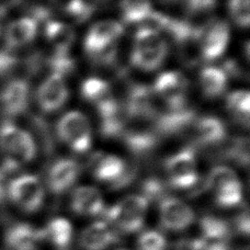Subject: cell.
I'll return each instance as SVG.
<instances>
[{"mask_svg":"<svg viewBox=\"0 0 250 250\" xmlns=\"http://www.w3.org/2000/svg\"><path fill=\"white\" fill-rule=\"evenodd\" d=\"M68 98V89L62 77L52 74L41 83L37 91V100L40 108L45 113L60 110Z\"/></svg>","mask_w":250,"mask_h":250,"instance_id":"4fadbf2b","label":"cell"},{"mask_svg":"<svg viewBox=\"0 0 250 250\" xmlns=\"http://www.w3.org/2000/svg\"><path fill=\"white\" fill-rule=\"evenodd\" d=\"M122 19L127 24L142 23L151 12L150 0H121Z\"/></svg>","mask_w":250,"mask_h":250,"instance_id":"4316f807","label":"cell"},{"mask_svg":"<svg viewBox=\"0 0 250 250\" xmlns=\"http://www.w3.org/2000/svg\"><path fill=\"white\" fill-rule=\"evenodd\" d=\"M129 119H143L153 121L157 104L153 88L145 84H132L127 89L126 101L123 104Z\"/></svg>","mask_w":250,"mask_h":250,"instance_id":"30bf717a","label":"cell"},{"mask_svg":"<svg viewBox=\"0 0 250 250\" xmlns=\"http://www.w3.org/2000/svg\"><path fill=\"white\" fill-rule=\"evenodd\" d=\"M71 209L79 215L96 216L104 213V204L101 193L93 187H79L70 198Z\"/></svg>","mask_w":250,"mask_h":250,"instance_id":"44dd1931","label":"cell"},{"mask_svg":"<svg viewBox=\"0 0 250 250\" xmlns=\"http://www.w3.org/2000/svg\"><path fill=\"white\" fill-rule=\"evenodd\" d=\"M188 80L179 71H165L156 79L153 90L166 108L178 109L188 105Z\"/></svg>","mask_w":250,"mask_h":250,"instance_id":"ba28073f","label":"cell"},{"mask_svg":"<svg viewBox=\"0 0 250 250\" xmlns=\"http://www.w3.org/2000/svg\"><path fill=\"white\" fill-rule=\"evenodd\" d=\"M43 240L41 229H35L26 223H17L7 230L4 242L9 250H38Z\"/></svg>","mask_w":250,"mask_h":250,"instance_id":"ffe728a7","label":"cell"},{"mask_svg":"<svg viewBox=\"0 0 250 250\" xmlns=\"http://www.w3.org/2000/svg\"><path fill=\"white\" fill-rule=\"evenodd\" d=\"M237 250H249V248L248 247H243V248H239Z\"/></svg>","mask_w":250,"mask_h":250,"instance_id":"7bdbcfd3","label":"cell"},{"mask_svg":"<svg viewBox=\"0 0 250 250\" xmlns=\"http://www.w3.org/2000/svg\"><path fill=\"white\" fill-rule=\"evenodd\" d=\"M57 135L76 153L83 154L91 146V127L83 113L71 111L57 123Z\"/></svg>","mask_w":250,"mask_h":250,"instance_id":"277c9868","label":"cell"},{"mask_svg":"<svg viewBox=\"0 0 250 250\" xmlns=\"http://www.w3.org/2000/svg\"><path fill=\"white\" fill-rule=\"evenodd\" d=\"M215 193L216 203L222 208H233L243 202V187L238 179L221 187Z\"/></svg>","mask_w":250,"mask_h":250,"instance_id":"f546056e","label":"cell"},{"mask_svg":"<svg viewBox=\"0 0 250 250\" xmlns=\"http://www.w3.org/2000/svg\"><path fill=\"white\" fill-rule=\"evenodd\" d=\"M0 151L4 155V162L20 169L34 159L37 144L28 131L6 121L0 125Z\"/></svg>","mask_w":250,"mask_h":250,"instance_id":"6da1fadb","label":"cell"},{"mask_svg":"<svg viewBox=\"0 0 250 250\" xmlns=\"http://www.w3.org/2000/svg\"><path fill=\"white\" fill-rule=\"evenodd\" d=\"M119 242L117 229L104 222H96L84 229L79 238L83 250H104Z\"/></svg>","mask_w":250,"mask_h":250,"instance_id":"ac0fdd59","label":"cell"},{"mask_svg":"<svg viewBox=\"0 0 250 250\" xmlns=\"http://www.w3.org/2000/svg\"><path fill=\"white\" fill-rule=\"evenodd\" d=\"M124 33V26L117 21L98 22L89 32L84 40V48L88 55H93L104 48L117 43Z\"/></svg>","mask_w":250,"mask_h":250,"instance_id":"5bb4252c","label":"cell"},{"mask_svg":"<svg viewBox=\"0 0 250 250\" xmlns=\"http://www.w3.org/2000/svg\"><path fill=\"white\" fill-rule=\"evenodd\" d=\"M8 177V173L0 166V204H2L4 200L7 199V190L9 185Z\"/></svg>","mask_w":250,"mask_h":250,"instance_id":"ab89813d","label":"cell"},{"mask_svg":"<svg viewBox=\"0 0 250 250\" xmlns=\"http://www.w3.org/2000/svg\"><path fill=\"white\" fill-rule=\"evenodd\" d=\"M229 77L220 67L208 66L201 71L200 84L205 97L217 98L222 96L227 88Z\"/></svg>","mask_w":250,"mask_h":250,"instance_id":"d4e9b609","label":"cell"},{"mask_svg":"<svg viewBox=\"0 0 250 250\" xmlns=\"http://www.w3.org/2000/svg\"><path fill=\"white\" fill-rule=\"evenodd\" d=\"M229 8L235 23L242 28H248L250 22L249 0H229Z\"/></svg>","mask_w":250,"mask_h":250,"instance_id":"e575fe53","label":"cell"},{"mask_svg":"<svg viewBox=\"0 0 250 250\" xmlns=\"http://www.w3.org/2000/svg\"><path fill=\"white\" fill-rule=\"evenodd\" d=\"M45 35L57 52H69L75 41V31L70 25L56 20L46 22Z\"/></svg>","mask_w":250,"mask_h":250,"instance_id":"cb8c5ba5","label":"cell"},{"mask_svg":"<svg viewBox=\"0 0 250 250\" xmlns=\"http://www.w3.org/2000/svg\"><path fill=\"white\" fill-rule=\"evenodd\" d=\"M159 212L162 225L168 230H184L194 221V212L192 208L176 198L166 196L160 201Z\"/></svg>","mask_w":250,"mask_h":250,"instance_id":"7c38bea8","label":"cell"},{"mask_svg":"<svg viewBox=\"0 0 250 250\" xmlns=\"http://www.w3.org/2000/svg\"><path fill=\"white\" fill-rule=\"evenodd\" d=\"M138 250H167V239L157 230L144 231L138 238Z\"/></svg>","mask_w":250,"mask_h":250,"instance_id":"836d02e7","label":"cell"},{"mask_svg":"<svg viewBox=\"0 0 250 250\" xmlns=\"http://www.w3.org/2000/svg\"><path fill=\"white\" fill-rule=\"evenodd\" d=\"M43 240L48 239L56 247L65 249L70 244L73 229L70 223L62 217H56L48 223L44 229H41Z\"/></svg>","mask_w":250,"mask_h":250,"instance_id":"484cf974","label":"cell"},{"mask_svg":"<svg viewBox=\"0 0 250 250\" xmlns=\"http://www.w3.org/2000/svg\"><path fill=\"white\" fill-rule=\"evenodd\" d=\"M169 186L165 184V182L159 179L157 177H149L143 181L142 184V196L148 201V202H153V201H162L166 198L167 188Z\"/></svg>","mask_w":250,"mask_h":250,"instance_id":"d6a6232c","label":"cell"},{"mask_svg":"<svg viewBox=\"0 0 250 250\" xmlns=\"http://www.w3.org/2000/svg\"><path fill=\"white\" fill-rule=\"evenodd\" d=\"M185 9L189 17L208 15L215 9L217 0H184Z\"/></svg>","mask_w":250,"mask_h":250,"instance_id":"d590c367","label":"cell"},{"mask_svg":"<svg viewBox=\"0 0 250 250\" xmlns=\"http://www.w3.org/2000/svg\"><path fill=\"white\" fill-rule=\"evenodd\" d=\"M227 109L230 114L242 123L245 126L249 124V114H250V96L246 90H238L231 92L227 97L226 100Z\"/></svg>","mask_w":250,"mask_h":250,"instance_id":"83f0119b","label":"cell"},{"mask_svg":"<svg viewBox=\"0 0 250 250\" xmlns=\"http://www.w3.org/2000/svg\"><path fill=\"white\" fill-rule=\"evenodd\" d=\"M189 250H229V240L196 238L189 242Z\"/></svg>","mask_w":250,"mask_h":250,"instance_id":"74e56055","label":"cell"},{"mask_svg":"<svg viewBox=\"0 0 250 250\" xmlns=\"http://www.w3.org/2000/svg\"><path fill=\"white\" fill-rule=\"evenodd\" d=\"M38 25L30 16L11 21L4 30V45L15 51L29 45L37 37Z\"/></svg>","mask_w":250,"mask_h":250,"instance_id":"e0dca14e","label":"cell"},{"mask_svg":"<svg viewBox=\"0 0 250 250\" xmlns=\"http://www.w3.org/2000/svg\"><path fill=\"white\" fill-rule=\"evenodd\" d=\"M44 65H47L53 74L61 77L71 75L75 71V60L70 56L69 52L54 51L47 60H44Z\"/></svg>","mask_w":250,"mask_h":250,"instance_id":"4dcf8cb0","label":"cell"},{"mask_svg":"<svg viewBox=\"0 0 250 250\" xmlns=\"http://www.w3.org/2000/svg\"><path fill=\"white\" fill-rule=\"evenodd\" d=\"M19 56L15 50H10L8 47L0 50V77H4L12 73L16 67L19 66Z\"/></svg>","mask_w":250,"mask_h":250,"instance_id":"8d00e7d4","label":"cell"},{"mask_svg":"<svg viewBox=\"0 0 250 250\" xmlns=\"http://www.w3.org/2000/svg\"><path fill=\"white\" fill-rule=\"evenodd\" d=\"M229 42V26L223 20H211L204 25L200 40V54L205 62H214L224 54Z\"/></svg>","mask_w":250,"mask_h":250,"instance_id":"9c48e42d","label":"cell"},{"mask_svg":"<svg viewBox=\"0 0 250 250\" xmlns=\"http://www.w3.org/2000/svg\"><path fill=\"white\" fill-rule=\"evenodd\" d=\"M196 144L202 148H216L226 141V126L216 117H202L192 125Z\"/></svg>","mask_w":250,"mask_h":250,"instance_id":"9a60e30c","label":"cell"},{"mask_svg":"<svg viewBox=\"0 0 250 250\" xmlns=\"http://www.w3.org/2000/svg\"><path fill=\"white\" fill-rule=\"evenodd\" d=\"M203 237L208 239L229 240L230 236V227L229 223L222 218L212 215H205L200 221Z\"/></svg>","mask_w":250,"mask_h":250,"instance_id":"f1b7e54d","label":"cell"},{"mask_svg":"<svg viewBox=\"0 0 250 250\" xmlns=\"http://www.w3.org/2000/svg\"><path fill=\"white\" fill-rule=\"evenodd\" d=\"M100 117V133L106 138L121 137L128 123L124 105L115 100L113 104L98 111Z\"/></svg>","mask_w":250,"mask_h":250,"instance_id":"d6986e66","label":"cell"},{"mask_svg":"<svg viewBox=\"0 0 250 250\" xmlns=\"http://www.w3.org/2000/svg\"><path fill=\"white\" fill-rule=\"evenodd\" d=\"M159 1L162 3H173L179 1V0H159Z\"/></svg>","mask_w":250,"mask_h":250,"instance_id":"b9f144b4","label":"cell"},{"mask_svg":"<svg viewBox=\"0 0 250 250\" xmlns=\"http://www.w3.org/2000/svg\"><path fill=\"white\" fill-rule=\"evenodd\" d=\"M80 173V166L73 159H59L52 165L47 173L46 184L54 194H62L73 187Z\"/></svg>","mask_w":250,"mask_h":250,"instance_id":"2e32d148","label":"cell"},{"mask_svg":"<svg viewBox=\"0 0 250 250\" xmlns=\"http://www.w3.org/2000/svg\"><path fill=\"white\" fill-rule=\"evenodd\" d=\"M30 104V87L25 79L13 78L0 91V108L7 117L23 114Z\"/></svg>","mask_w":250,"mask_h":250,"instance_id":"8fae6325","label":"cell"},{"mask_svg":"<svg viewBox=\"0 0 250 250\" xmlns=\"http://www.w3.org/2000/svg\"><path fill=\"white\" fill-rule=\"evenodd\" d=\"M236 179H237V176H236L233 169L225 166H217L213 168L211 172L208 173V176L204 181V188L207 190L215 192L221 187Z\"/></svg>","mask_w":250,"mask_h":250,"instance_id":"1f68e13d","label":"cell"},{"mask_svg":"<svg viewBox=\"0 0 250 250\" xmlns=\"http://www.w3.org/2000/svg\"><path fill=\"white\" fill-rule=\"evenodd\" d=\"M168 46L165 40L155 31L140 28L134 39L131 62L142 70L159 68L166 59Z\"/></svg>","mask_w":250,"mask_h":250,"instance_id":"7a4b0ae2","label":"cell"},{"mask_svg":"<svg viewBox=\"0 0 250 250\" xmlns=\"http://www.w3.org/2000/svg\"><path fill=\"white\" fill-rule=\"evenodd\" d=\"M173 250H189V242H187V240H181V242L176 245Z\"/></svg>","mask_w":250,"mask_h":250,"instance_id":"60d3db41","label":"cell"},{"mask_svg":"<svg viewBox=\"0 0 250 250\" xmlns=\"http://www.w3.org/2000/svg\"><path fill=\"white\" fill-rule=\"evenodd\" d=\"M234 225L236 227L237 231H239L240 234L243 235H248L249 234V216H248V212H243L240 213L239 215L235 218Z\"/></svg>","mask_w":250,"mask_h":250,"instance_id":"f35d334b","label":"cell"},{"mask_svg":"<svg viewBox=\"0 0 250 250\" xmlns=\"http://www.w3.org/2000/svg\"><path fill=\"white\" fill-rule=\"evenodd\" d=\"M7 198L26 213L39 211L44 202V189L38 177L22 175L9 181Z\"/></svg>","mask_w":250,"mask_h":250,"instance_id":"5b68a950","label":"cell"},{"mask_svg":"<svg viewBox=\"0 0 250 250\" xmlns=\"http://www.w3.org/2000/svg\"><path fill=\"white\" fill-rule=\"evenodd\" d=\"M168 186L173 189H193L198 185L199 175L196 172L194 151L185 148L169 157L165 163Z\"/></svg>","mask_w":250,"mask_h":250,"instance_id":"8992f818","label":"cell"},{"mask_svg":"<svg viewBox=\"0 0 250 250\" xmlns=\"http://www.w3.org/2000/svg\"><path fill=\"white\" fill-rule=\"evenodd\" d=\"M149 202L142 195H129L104 211L105 220L123 233H135L144 224Z\"/></svg>","mask_w":250,"mask_h":250,"instance_id":"3957f363","label":"cell"},{"mask_svg":"<svg viewBox=\"0 0 250 250\" xmlns=\"http://www.w3.org/2000/svg\"><path fill=\"white\" fill-rule=\"evenodd\" d=\"M93 176L97 180L108 182L112 186L123 176L127 165L113 155L97 154L91 158Z\"/></svg>","mask_w":250,"mask_h":250,"instance_id":"7402d4cb","label":"cell"},{"mask_svg":"<svg viewBox=\"0 0 250 250\" xmlns=\"http://www.w3.org/2000/svg\"><path fill=\"white\" fill-rule=\"evenodd\" d=\"M122 250H125V249H122Z\"/></svg>","mask_w":250,"mask_h":250,"instance_id":"ee69618b","label":"cell"},{"mask_svg":"<svg viewBox=\"0 0 250 250\" xmlns=\"http://www.w3.org/2000/svg\"><path fill=\"white\" fill-rule=\"evenodd\" d=\"M160 135L149 120L129 119L121 138L127 149L136 157H146L153 153Z\"/></svg>","mask_w":250,"mask_h":250,"instance_id":"52a82bcc","label":"cell"},{"mask_svg":"<svg viewBox=\"0 0 250 250\" xmlns=\"http://www.w3.org/2000/svg\"><path fill=\"white\" fill-rule=\"evenodd\" d=\"M82 96L84 100L95 105L98 111L117 100L110 83L96 77L88 78L83 83Z\"/></svg>","mask_w":250,"mask_h":250,"instance_id":"603a6c76","label":"cell"}]
</instances>
